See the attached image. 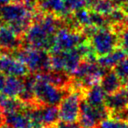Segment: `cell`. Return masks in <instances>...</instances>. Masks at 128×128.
I'll return each mask as SVG.
<instances>
[{
    "label": "cell",
    "mask_w": 128,
    "mask_h": 128,
    "mask_svg": "<svg viewBox=\"0 0 128 128\" xmlns=\"http://www.w3.org/2000/svg\"><path fill=\"white\" fill-rule=\"evenodd\" d=\"M119 48L128 55V26L123 28L118 32Z\"/></svg>",
    "instance_id": "obj_23"
},
{
    "label": "cell",
    "mask_w": 128,
    "mask_h": 128,
    "mask_svg": "<svg viewBox=\"0 0 128 128\" xmlns=\"http://www.w3.org/2000/svg\"><path fill=\"white\" fill-rule=\"evenodd\" d=\"M35 12L20 1L0 6V20L23 38L34 21Z\"/></svg>",
    "instance_id": "obj_2"
},
{
    "label": "cell",
    "mask_w": 128,
    "mask_h": 128,
    "mask_svg": "<svg viewBox=\"0 0 128 128\" xmlns=\"http://www.w3.org/2000/svg\"><path fill=\"white\" fill-rule=\"evenodd\" d=\"M113 1H114V2L117 3V4H118V0H113Z\"/></svg>",
    "instance_id": "obj_30"
},
{
    "label": "cell",
    "mask_w": 128,
    "mask_h": 128,
    "mask_svg": "<svg viewBox=\"0 0 128 128\" xmlns=\"http://www.w3.org/2000/svg\"><path fill=\"white\" fill-rule=\"evenodd\" d=\"M2 128H12V127H9V126H6V124H4V126H3Z\"/></svg>",
    "instance_id": "obj_29"
},
{
    "label": "cell",
    "mask_w": 128,
    "mask_h": 128,
    "mask_svg": "<svg viewBox=\"0 0 128 128\" xmlns=\"http://www.w3.org/2000/svg\"><path fill=\"white\" fill-rule=\"evenodd\" d=\"M118 6L113 0H91L89 9L100 14L108 16Z\"/></svg>",
    "instance_id": "obj_19"
},
{
    "label": "cell",
    "mask_w": 128,
    "mask_h": 128,
    "mask_svg": "<svg viewBox=\"0 0 128 128\" xmlns=\"http://www.w3.org/2000/svg\"><path fill=\"white\" fill-rule=\"evenodd\" d=\"M88 39L82 32V28L73 27L64 23L55 34L54 45L50 53L70 51L78 48Z\"/></svg>",
    "instance_id": "obj_6"
},
{
    "label": "cell",
    "mask_w": 128,
    "mask_h": 128,
    "mask_svg": "<svg viewBox=\"0 0 128 128\" xmlns=\"http://www.w3.org/2000/svg\"><path fill=\"white\" fill-rule=\"evenodd\" d=\"M109 118V110L105 105L92 106L84 99L81 103L78 123L82 128H96L103 120Z\"/></svg>",
    "instance_id": "obj_8"
},
{
    "label": "cell",
    "mask_w": 128,
    "mask_h": 128,
    "mask_svg": "<svg viewBox=\"0 0 128 128\" xmlns=\"http://www.w3.org/2000/svg\"><path fill=\"white\" fill-rule=\"evenodd\" d=\"M63 25V18L40 10L23 37V46L51 51L55 34Z\"/></svg>",
    "instance_id": "obj_1"
},
{
    "label": "cell",
    "mask_w": 128,
    "mask_h": 128,
    "mask_svg": "<svg viewBox=\"0 0 128 128\" xmlns=\"http://www.w3.org/2000/svg\"><path fill=\"white\" fill-rule=\"evenodd\" d=\"M12 55L26 65L31 73H46L52 70L51 53L48 50L22 46Z\"/></svg>",
    "instance_id": "obj_4"
},
{
    "label": "cell",
    "mask_w": 128,
    "mask_h": 128,
    "mask_svg": "<svg viewBox=\"0 0 128 128\" xmlns=\"http://www.w3.org/2000/svg\"><path fill=\"white\" fill-rule=\"evenodd\" d=\"M4 124L12 128H32V124L25 110L4 114Z\"/></svg>",
    "instance_id": "obj_14"
},
{
    "label": "cell",
    "mask_w": 128,
    "mask_h": 128,
    "mask_svg": "<svg viewBox=\"0 0 128 128\" xmlns=\"http://www.w3.org/2000/svg\"><path fill=\"white\" fill-rule=\"evenodd\" d=\"M55 128H82L79 124V123L76 122H62V121H59L58 124H56Z\"/></svg>",
    "instance_id": "obj_25"
},
{
    "label": "cell",
    "mask_w": 128,
    "mask_h": 128,
    "mask_svg": "<svg viewBox=\"0 0 128 128\" xmlns=\"http://www.w3.org/2000/svg\"><path fill=\"white\" fill-rule=\"evenodd\" d=\"M96 128H128V122L106 118L102 121Z\"/></svg>",
    "instance_id": "obj_22"
},
{
    "label": "cell",
    "mask_w": 128,
    "mask_h": 128,
    "mask_svg": "<svg viewBox=\"0 0 128 128\" xmlns=\"http://www.w3.org/2000/svg\"><path fill=\"white\" fill-rule=\"evenodd\" d=\"M67 17L84 8H90L91 0H63Z\"/></svg>",
    "instance_id": "obj_20"
},
{
    "label": "cell",
    "mask_w": 128,
    "mask_h": 128,
    "mask_svg": "<svg viewBox=\"0 0 128 128\" xmlns=\"http://www.w3.org/2000/svg\"><path fill=\"white\" fill-rule=\"evenodd\" d=\"M126 56H127V54L120 48H118L116 50H114L113 52H112L110 54H109L99 57L96 60H98V62L103 68H106V70H110L114 66H116Z\"/></svg>",
    "instance_id": "obj_18"
},
{
    "label": "cell",
    "mask_w": 128,
    "mask_h": 128,
    "mask_svg": "<svg viewBox=\"0 0 128 128\" xmlns=\"http://www.w3.org/2000/svg\"><path fill=\"white\" fill-rule=\"evenodd\" d=\"M4 124V112L0 109V128H2Z\"/></svg>",
    "instance_id": "obj_26"
},
{
    "label": "cell",
    "mask_w": 128,
    "mask_h": 128,
    "mask_svg": "<svg viewBox=\"0 0 128 128\" xmlns=\"http://www.w3.org/2000/svg\"><path fill=\"white\" fill-rule=\"evenodd\" d=\"M0 73L6 76L22 78H25L32 74L24 62L14 55L7 54H2L0 56Z\"/></svg>",
    "instance_id": "obj_9"
},
{
    "label": "cell",
    "mask_w": 128,
    "mask_h": 128,
    "mask_svg": "<svg viewBox=\"0 0 128 128\" xmlns=\"http://www.w3.org/2000/svg\"><path fill=\"white\" fill-rule=\"evenodd\" d=\"M123 82L128 81V55L121 60L118 63L112 68Z\"/></svg>",
    "instance_id": "obj_21"
},
{
    "label": "cell",
    "mask_w": 128,
    "mask_h": 128,
    "mask_svg": "<svg viewBox=\"0 0 128 128\" xmlns=\"http://www.w3.org/2000/svg\"><path fill=\"white\" fill-rule=\"evenodd\" d=\"M85 91L71 88L58 105L59 118L62 122H76L81 112V103Z\"/></svg>",
    "instance_id": "obj_7"
},
{
    "label": "cell",
    "mask_w": 128,
    "mask_h": 128,
    "mask_svg": "<svg viewBox=\"0 0 128 128\" xmlns=\"http://www.w3.org/2000/svg\"><path fill=\"white\" fill-rule=\"evenodd\" d=\"M109 118L128 122V106L118 110L110 112H109Z\"/></svg>",
    "instance_id": "obj_24"
},
{
    "label": "cell",
    "mask_w": 128,
    "mask_h": 128,
    "mask_svg": "<svg viewBox=\"0 0 128 128\" xmlns=\"http://www.w3.org/2000/svg\"><path fill=\"white\" fill-rule=\"evenodd\" d=\"M41 116H42L44 128H54L60 121L58 106L56 105H42Z\"/></svg>",
    "instance_id": "obj_17"
},
{
    "label": "cell",
    "mask_w": 128,
    "mask_h": 128,
    "mask_svg": "<svg viewBox=\"0 0 128 128\" xmlns=\"http://www.w3.org/2000/svg\"><path fill=\"white\" fill-rule=\"evenodd\" d=\"M105 106L109 112H115L128 106V90L124 87L120 90L107 95L105 99Z\"/></svg>",
    "instance_id": "obj_13"
},
{
    "label": "cell",
    "mask_w": 128,
    "mask_h": 128,
    "mask_svg": "<svg viewBox=\"0 0 128 128\" xmlns=\"http://www.w3.org/2000/svg\"><path fill=\"white\" fill-rule=\"evenodd\" d=\"M17 0H0V6H6V4H11L12 2H15Z\"/></svg>",
    "instance_id": "obj_27"
},
{
    "label": "cell",
    "mask_w": 128,
    "mask_h": 128,
    "mask_svg": "<svg viewBox=\"0 0 128 128\" xmlns=\"http://www.w3.org/2000/svg\"><path fill=\"white\" fill-rule=\"evenodd\" d=\"M23 46V38L6 24L0 26V49L2 54H13Z\"/></svg>",
    "instance_id": "obj_10"
},
{
    "label": "cell",
    "mask_w": 128,
    "mask_h": 128,
    "mask_svg": "<svg viewBox=\"0 0 128 128\" xmlns=\"http://www.w3.org/2000/svg\"><path fill=\"white\" fill-rule=\"evenodd\" d=\"M100 84L106 95L113 94L124 87V82L112 68L108 70L105 72L102 77Z\"/></svg>",
    "instance_id": "obj_12"
},
{
    "label": "cell",
    "mask_w": 128,
    "mask_h": 128,
    "mask_svg": "<svg viewBox=\"0 0 128 128\" xmlns=\"http://www.w3.org/2000/svg\"><path fill=\"white\" fill-rule=\"evenodd\" d=\"M1 54H2V51H1V49H0V56H1Z\"/></svg>",
    "instance_id": "obj_31"
},
{
    "label": "cell",
    "mask_w": 128,
    "mask_h": 128,
    "mask_svg": "<svg viewBox=\"0 0 128 128\" xmlns=\"http://www.w3.org/2000/svg\"><path fill=\"white\" fill-rule=\"evenodd\" d=\"M25 87V78L6 76L0 73V94L18 98Z\"/></svg>",
    "instance_id": "obj_11"
},
{
    "label": "cell",
    "mask_w": 128,
    "mask_h": 128,
    "mask_svg": "<svg viewBox=\"0 0 128 128\" xmlns=\"http://www.w3.org/2000/svg\"><path fill=\"white\" fill-rule=\"evenodd\" d=\"M26 106L27 105L18 98H12L0 94V109L4 114L23 110L26 108Z\"/></svg>",
    "instance_id": "obj_16"
},
{
    "label": "cell",
    "mask_w": 128,
    "mask_h": 128,
    "mask_svg": "<svg viewBox=\"0 0 128 128\" xmlns=\"http://www.w3.org/2000/svg\"><path fill=\"white\" fill-rule=\"evenodd\" d=\"M70 91L52 82L46 73L34 74V92L39 104L58 106Z\"/></svg>",
    "instance_id": "obj_3"
},
{
    "label": "cell",
    "mask_w": 128,
    "mask_h": 128,
    "mask_svg": "<svg viewBox=\"0 0 128 128\" xmlns=\"http://www.w3.org/2000/svg\"><path fill=\"white\" fill-rule=\"evenodd\" d=\"M118 3L119 4H128V0H118Z\"/></svg>",
    "instance_id": "obj_28"
},
{
    "label": "cell",
    "mask_w": 128,
    "mask_h": 128,
    "mask_svg": "<svg viewBox=\"0 0 128 128\" xmlns=\"http://www.w3.org/2000/svg\"><path fill=\"white\" fill-rule=\"evenodd\" d=\"M54 128H55V127H54Z\"/></svg>",
    "instance_id": "obj_32"
},
{
    "label": "cell",
    "mask_w": 128,
    "mask_h": 128,
    "mask_svg": "<svg viewBox=\"0 0 128 128\" xmlns=\"http://www.w3.org/2000/svg\"><path fill=\"white\" fill-rule=\"evenodd\" d=\"M106 93L102 88L101 84H96L87 89L84 92V98L88 104L92 106H103L105 105V99H106Z\"/></svg>",
    "instance_id": "obj_15"
},
{
    "label": "cell",
    "mask_w": 128,
    "mask_h": 128,
    "mask_svg": "<svg viewBox=\"0 0 128 128\" xmlns=\"http://www.w3.org/2000/svg\"><path fill=\"white\" fill-rule=\"evenodd\" d=\"M88 40L96 59L119 48L118 32L110 26L98 27Z\"/></svg>",
    "instance_id": "obj_5"
}]
</instances>
